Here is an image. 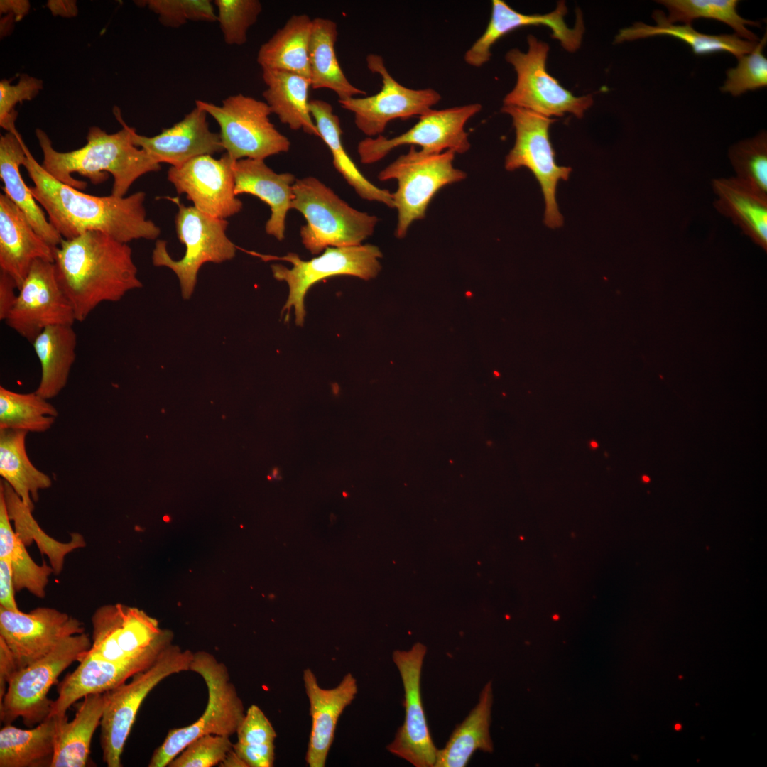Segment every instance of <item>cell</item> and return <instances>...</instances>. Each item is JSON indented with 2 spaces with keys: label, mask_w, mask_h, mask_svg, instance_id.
<instances>
[{
  "label": "cell",
  "mask_w": 767,
  "mask_h": 767,
  "mask_svg": "<svg viewBox=\"0 0 767 767\" xmlns=\"http://www.w3.org/2000/svg\"><path fill=\"white\" fill-rule=\"evenodd\" d=\"M23 166L34 184L30 187L34 198L63 239L96 231L128 244L139 239L154 240L161 234L160 228L146 217L144 192L123 197L85 193L50 176L27 146Z\"/></svg>",
  "instance_id": "cell-1"
},
{
  "label": "cell",
  "mask_w": 767,
  "mask_h": 767,
  "mask_svg": "<svg viewBox=\"0 0 767 767\" xmlns=\"http://www.w3.org/2000/svg\"><path fill=\"white\" fill-rule=\"evenodd\" d=\"M56 278L82 322L103 302H117L142 287L128 244L100 232L65 239L54 250Z\"/></svg>",
  "instance_id": "cell-2"
},
{
  "label": "cell",
  "mask_w": 767,
  "mask_h": 767,
  "mask_svg": "<svg viewBox=\"0 0 767 767\" xmlns=\"http://www.w3.org/2000/svg\"><path fill=\"white\" fill-rule=\"evenodd\" d=\"M114 114L122 129L108 134L98 126L89 129L87 143L67 152L56 151L48 134L36 129V135L43 153L41 166L58 181L78 190H84L87 183L76 180L77 173L97 185L113 176L111 194L123 197L131 185L141 176L158 171L161 163L145 150L136 146L131 137V129L123 120L120 110L115 107Z\"/></svg>",
  "instance_id": "cell-3"
},
{
  "label": "cell",
  "mask_w": 767,
  "mask_h": 767,
  "mask_svg": "<svg viewBox=\"0 0 767 767\" xmlns=\"http://www.w3.org/2000/svg\"><path fill=\"white\" fill-rule=\"evenodd\" d=\"M291 209L300 212L306 224L300 227L303 244L312 254L327 247L358 246L372 235L379 219L359 211L340 198L315 177L296 179Z\"/></svg>",
  "instance_id": "cell-4"
},
{
  "label": "cell",
  "mask_w": 767,
  "mask_h": 767,
  "mask_svg": "<svg viewBox=\"0 0 767 767\" xmlns=\"http://www.w3.org/2000/svg\"><path fill=\"white\" fill-rule=\"evenodd\" d=\"M190 670L205 682L208 700L202 716L192 724L170 729L156 748L149 767H165L191 741L206 734L230 736L236 732L245 712L243 702L230 681L226 665L210 653H194Z\"/></svg>",
  "instance_id": "cell-5"
},
{
  "label": "cell",
  "mask_w": 767,
  "mask_h": 767,
  "mask_svg": "<svg viewBox=\"0 0 767 767\" xmlns=\"http://www.w3.org/2000/svg\"><path fill=\"white\" fill-rule=\"evenodd\" d=\"M193 654L169 645L146 669L129 683L104 692L105 707L100 722L102 760L108 767H121V754L138 711L148 694L165 678L190 670Z\"/></svg>",
  "instance_id": "cell-6"
},
{
  "label": "cell",
  "mask_w": 767,
  "mask_h": 767,
  "mask_svg": "<svg viewBox=\"0 0 767 767\" xmlns=\"http://www.w3.org/2000/svg\"><path fill=\"white\" fill-rule=\"evenodd\" d=\"M455 155L452 151L427 153L410 146L379 173L381 181H397L392 193L398 214L397 238L405 237L413 222L425 217L428 205L441 188L466 178L467 173L453 165Z\"/></svg>",
  "instance_id": "cell-7"
},
{
  "label": "cell",
  "mask_w": 767,
  "mask_h": 767,
  "mask_svg": "<svg viewBox=\"0 0 767 767\" xmlns=\"http://www.w3.org/2000/svg\"><path fill=\"white\" fill-rule=\"evenodd\" d=\"M249 253L266 261L282 260L292 264L290 268L281 264H273L271 268L276 280L285 281L288 285V297L281 311L282 313L287 312L285 321L288 320L290 311L293 308L295 323L300 326L303 325L305 317V296L315 283L341 275L369 280L375 278L381 268L379 259L382 253L379 247L372 244L327 247L321 255L308 261L303 260L292 252L283 256Z\"/></svg>",
  "instance_id": "cell-8"
},
{
  "label": "cell",
  "mask_w": 767,
  "mask_h": 767,
  "mask_svg": "<svg viewBox=\"0 0 767 767\" xmlns=\"http://www.w3.org/2000/svg\"><path fill=\"white\" fill-rule=\"evenodd\" d=\"M92 645L85 632L70 636L43 658L18 670L8 682L0 701V719L4 724L21 717L28 727L43 722L53 700L48 693L58 676L72 663L80 661Z\"/></svg>",
  "instance_id": "cell-9"
},
{
  "label": "cell",
  "mask_w": 767,
  "mask_h": 767,
  "mask_svg": "<svg viewBox=\"0 0 767 767\" xmlns=\"http://www.w3.org/2000/svg\"><path fill=\"white\" fill-rule=\"evenodd\" d=\"M178 207L175 217L178 238L185 246V253L180 260H174L166 248V241L157 240L152 253L155 266H165L177 276L182 296L189 299L195 290L201 266L207 262L220 263L232 260L236 246L228 238V222L206 214L194 206L176 202Z\"/></svg>",
  "instance_id": "cell-10"
},
{
  "label": "cell",
  "mask_w": 767,
  "mask_h": 767,
  "mask_svg": "<svg viewBox=\"0 0 767 767\" xmlns=\"http://www.w3.org/2000/svg\"><path fill=\"white\" fill-rule=\"evenodd\" d=\"M195 103L217 121L224 150L234 161H264L290 149V140L271 121V111L264 101L236 94L220 105L203 100Z\"/></svg>",
  "instance_id": "cell-11"
},
{
  "label": "cell",
  "mask_w": 767,
  "mask_h": 767,
  "mask_svg": "<svg viewBox=\"0 0 767 767\" xmlns=\"http://www.w3.org/2000/svg\"><path fill=\"white\" fill-rule=\"evenodd\" d=\"M528 49L507 52L505 58L514 68L517 80L504 99V104L528 109L546 117L571 113L578 118L592 103V96L575 97L563 87L546 69L548 45L535 36L527 37Z\"/></svg>",
  "instance_id": "cell-12"
},
{
  "label": "cell",
  "mask_w": 767,
  "mask_h": 767,
  "mask_svg": "<svg viewBox=\"0 0 767 767\" xmlns=\"http://www.w3.org/2000/svg\"><path fill=\"white\" fill-rule=\"evenodd\" d=\"M501 111L511 117L516 131L514 146L506 157V169L512 171L525 167L533 173L545 199V224L550 228L562 226L563 217L555 198L556 187L560 180L568 179L572 170L555 161L549 129L556 120L513 106L503 105Z\"/></svg>",
  "instance_id": "cell-13"
},
{
  "label": "cell",
  "mask_w": 767,
  "mask_h": 767,
  "mask_svg": "<svg viewBox=\"0 0 767 767\" xmlns=\"http://www.w3.org/2000/svg\"><path fill=\"white\" fill-rule=\"evenodd\" d=\"M92 645L87 653L111 662L126 661L171 644L172 633L136 607L107 604L92 616Z\"/></svg>",
  "instance_id": "cell-14"
},
{
  "label": "cell",
  "mask_w": 767,
  "mask_h": 767,
  "mask_svg": "<svg viewBox=\"0 0 767 767\" xmlns=\"http://www.w3.org/2000/svg\"><path fill=\"white\" fill-rule=\"evenodd\" d=\"M482 109L474 103L444 109H430L406 132L388 138L383 135L367 137L357 146L361 163L372 164L401 146H418L423 152L440 153L447 151L464 153L471 144L465 131L467 121Z\"/></svg>",
  "instance_id": "cell-15"
},
{
  "label": "cell",
  "mask_w": 767,
  "mask_h": 767,
  "mask_svg": "<svg viewBox=\"0 0 767 767\" xmlns=\"http://www.w3.org/2000/svg\"><path fill=\"white\" fill-rule=\"evenodd\" d=\"M366 65L371 72L381 77V90L371 96L338 102L344 109L353 113L356 126L368 137L382 135L393 120L420 117L441 100L440 93L432 88L412 89L399 83L379 55L369 54Z\"/></svg>",
  "instance_id": "cell-16"
},
{
  "label": "cell",
  "mask_w": 767,
  "mask_h": 767,
  "mask_svg": "<svg viewBox=\"0 0 767 767\" xmlns=\"http://www.w3.org/2000/svg\"><path fill=\"white\" fill-rule=\"evenodd\" d=\"M74 310L60 288L53 262H33L16 301L5 320L21 337L32 342L46 327L73 325Z\"/></svg>",
  "instance_id": "cell-17"
},
{
  "label": "cell",
  "mask_w": 767,
  "mask_h": 767,
  "mask_svg": "<svg viewBox=\"0 0 767 767\" xmlns=\"http://www.w3.org/2000/svg\"><path fill=\"white\" fill-rule=\"evenodd\" d=\"M426 651L424 645L416 643L409 651L397 650L392 655L404 689L405 719L386 749L415 767H434L437 752L421 699V670Z\"/></svg>",
  "instance_id": "cell-18"
},
{
  "label": "cell",
  "mask_w": 767,
  "mask_h": 767,
  "mask_svg": "<svg viewBox=\"0 0 767 767\" xmlns=\"http://www.w3.org/2000/svg\"><path fill=\"white\" fill-rule=\"evenodd\" d=\"M84 632L82 621L54 608L38 607L24 613L0 606V638L18 670L45 656L64 639Z\"/></svg>",
  "instance_id": "cell-19"
},
{
  "label": "cell",
  "mask_w": 767,
  "mask_h": 767,
  "mask_svg": "<svg viewBox=\"0 0 767 767\" xmlns=\"http://www.w3.org/2000/svg\"><path fill=\"white\" fill-rule=\"evenodd\" d=\"M234 161L226 153L219 159L212 155L200 156L180 166H171L168 180L177 192L185 194L198 210L225 219L239 212L243 207L234 192Z\"/></svg>",
  "instance_id": "cell-20"
},
{
  "label": "cell",
  "mask_w": 767,
  "mask_h": 767,
  "mask_svg": "<svg viewBox=\"0 0 767 767\" xmlns=\"http://www.w3.org/2000/svg\"><path fill=\"white\" fill-rule=\"evenodd\" d=\"M567 7L564 1L546 14H524L516 11L502 0L491 3V15L483 34L466 51L464 60L470 66L479 67L491 58L492 46L507 33L521 27L545 26L552 31V37L558 40L569 52L577 50L584 31L580 11L577 13L575 26L570 28L565 21Z\"/></svg>",
  "instance_id": "cell-21"
},
{
  "label": "cell",
  "mask_w": 767,
  "mask_h": 767,
  "mask_svg": "<svg viewBox=\"0 0 767 767\" xmlns=\"http://www.w3.org/2000/svg\"><path fill=\"white\" fill-rule=\"evenodd\" d=\"M165 648L121 662L103 660L86 653L77 668L58 685V695L52 702L48 717H66L67 709L78 700L89 694L103 693L126 682L151 665Z\"/></svg>",
  "instance_id": "cell-22"
},
{
  "label": "cell",
  "mask_w": 767,
  "mask_h": 767,
  "mask_svg": "<svg viewBox=\"0 0 767 767\" xmlns=\"http://www.w3.org/2000/svg\"><path fill=\"white\" fill-rule=\"evenodd\" d=\"M207 116L203 109L195 106L182 120L156 136L140 135L132 128V141L160 163L172 166H180L200 156L222 152L224 150L219 134L210 129Z\"/></svg>",
  "instance_id": "cell-23"
},
{
  "label": "cell",
  "mask_w": 767,
  "mask_h": 767,
  "mask_svg": "<svg viewBox=\"0 0 767 767\" xmlns=\"http://www.w3.org/2000/svg\"><path fill=\"white\" fill-rule=\"evenodd\" d=\"M303 678L312 721L305 761L310 767H324L338 719L356 697L357 683L349 673L335 687L324 689L310 668L304 670Z\"/></svg>",
  "instance_id": "cell-24"
},
{
  "label": "cell",
  "mask_w": 767,
  "mask_h": 767,
  "mask_svg": "<svg viewBox=\"0 0 767 767\" xmlns=\"http://www.w3.org/2000/svg\"><path fill=\"white\" fill-rule=\"evenodd\" d=\"M54 250L36 232L23 212L1 193L0 271L14 280L18 290L35 261L54 262Z\"/></svg>",
  "instance_id": "cell-25"
},
{
  "label": "cell",
  "mask_w": 767,
  "mask_h": 767,
  "mask_svg": "<svg viewBox=\"0 0 767 767\" xmlns=\"http://www.w3.org/2000/svg\"><path fill=\"white\" fill-rule=\"evenodd\" d=\"M232 170L235 194H250L266 203L271 216L266 223V232L282 241L285 238L286 215L291 209L295 175L277 173L263 160L259 159L235 161Z\"/></svg>",
  "instance_id": "cell-26"
},
{
  "label": "cell",
  "mask_w": 767,
  "mask_h": 767,
  "mask_svg": "<svg viewBox=\"0 0 767 767\" xmlns=\"http://www.w3.org/2000/svg\"><path fill=\"white\" fill-rule=\"evenodd\" d=\"M26 146L17 130L1 135L0 178L4 183L3 191L23 212L40 237L55 248L63 238L45 217L20 172L26 158Z\"/></svg>",
  "instance_id": "cell-27"
},
{
  "label": "cell",
  "mask_w": 767,
  "mask_h": 767,
  "mask_svg": "<svg viewBox=\"0 0 767 767\" xmlns=\"http://www.w3.org/2000/svg\"><path fill=\"white\" fill-rule=\"evenodd\" d=\"M656 24L642 22L621 29L615 37L616 43L646 38L656 36H669L682 40L690 46L697 55H707L727 52L739 58L750 53L758 42L742 39L736 34L710 35L695 30L690 24L675 25L668 21L665 13L656 10L652 14Z\"/></svg>",
  "instance_id": "cell-28"
},
{
  "label": "cell",
  "mask_w": 767,
  "mask_h": 767,
  "mask_svg": "<svg viewBox=\"0 0 767 767\" xmlns=\"http://www.w3.org/2000/svg\"><path fill=\"white\" fill-rule=\"evenodd\" d=\"M262 78L266 89L264 102L271 114L292 130H300L319 137L310 110V79L294 72L263 69Z\"/></svg>",
  "instance_id": "cell-29"
},
{
  "label": "cell",
  "mask_w": 767,
  "mask_h": 767,
  "mask_svg": "<svg viewBox=\"0 0 767 767\" xmlns=\"http://www.w3.org/2000/svg\"><path fill=\"white\" fill-rule=\"evenodd\" d=\"M310 110L319 137L332 153L334 168L347 183L360 197L394 208L393 194L388 190L378 187L365 178L344 149L340 120L334 114L332 105L324 100L312 99Z\"/></svg>",
  "instance_id": "cell-30"
},
{
  "label": "cell",
  "mask_w": 767,
  "mask_h": 767,
  "mask_svg": "<svg viewBox=\"0 0 767 767\" xmlns=\"http://www.w3.org/2000/svg\"><path fill=\"white\" fill-rule=\"evenodd\" d=\"M77 334L72 325L44 329L31 342L41 367L37 394L49 400L66 386L76 359Z\"/></svg>",
  "instance_id": "cell-31"
},
{
  "label": "cell",
  "mask_w": 767,
  "mask_h": 767,
  "mask_svg": "<svg viewBox=\"0 0 767 767\" xmlns=\"http://www.w3.org/2000/svg\"><path fill=\"white\" fill-rule=\"evenodd\" d=\"M71 722L60 717L54 756L50 767H85L88 762L93 734L100 725L105 707L103 693L83 697Z\"/></svg>",
  "instance_id": "cell-32"
},
{
  "label": "cell",
  "mask_w": 767,
  "mask_h": 767,
  "mask_svg": "<svg viewBox=\"0 0 767 767\" xmlns=\"http://www.w3.org/2000/svg\"><path fill=\"white\" fill-rule=\"evenodd\" d=\"M60 717H49L31 729L5 724L0 731V767H50Z\"/></svg>",
  "instance_id": "cell-33"
},
{
  "label": "cell",
  "mask_w": 767,
  "mask_h": 767,
  "mask_svg": "<svg viewBox=\"0 0 767 767\" xmlns=\"http://www.w3.org/2000/svg\"><path fill=\"white\" fill-rule=\"evenodd\" d=\"M337 34L334 21L312 19L309 45L310 81L312 89H330L339 100H344L366 92L354 86L341 68L335 52Z\"/></svg>",
  "instance_id": "cell-34"
},
{
  "label": "cell",
  "mask_w": 767,
  "mask_h": 767,
  "mask_svg": "<svg viewBox=\"0 0 767 767\" xmlns=\"http://www.w3.org/2000/svg\"><path fill=\"white\" fill-rule=\"evenodd\" d=\"M312 19L293 15L259 49L256 60L263 69L291 72L310 79L309 45Z\"/></svg>",
  "instance_id": "cell-35"
},
{
  "label": "cell",
  "mask_w": 767,
  "mask_h": 767,
  "mask_svg": "<svg viewBox=\"0 0 767 767\" xmlns=\"http://www.w3.org/2000/svg\"><path fill=\"white\" fill-rule=\"evenodd\" d=\"M716 207L729 217L752 241L767 249V196L736 178L714 180Z\"/></svg>",
  "instance_id": "cell-36"
},
{
  "label": "cell",
  "mask_w": 767,
  "mask_h": 767,
  "mask_svg": "<svg viewBox=\"0 0 767 767\" xmlns=\"http://www.w3.org/2000/svg\"><path fill=\"white\" fill-rule=\"evenodd\" d=\"M492 698L489 682L482 690L477 705L455 727L445 746L437 750L434 767H464L477 750L493 751L489 734Z\"/></svg>",
  "instance_id": "cell-37"
},
{
  "label": "cell",
  "mask_w": 767,
  "mask_h": 767,
  "mask_svg": "<svg viewBox=\"0 0 767 767\" xmlns=\"http://www.w3.org/2000/svg\"><path fill=\"white\" fill-rule=\"evenodd\" d=\"M28 433L0 430V475L31 510L39 491L52 485L50 477L38 469L28 458L26 440Z\"/></svg>",
  "instance_id": "cell-38"
},
{
  "label": "cell",
  "mask_w": 767,
  "mask_h": 767,
  "mask_svg": "<svg viewBox=\"0 0 767 767\" xmlns=\"http://www.w3.org/2000/svg\"><path fill=\"white\" fill-rule=\"evenodd\" d=\"M0 492L5 501L9 518L11 521H13V530L18 537L26 546L35 541L41 553L48 557L53 573L60 574L63 568L65 556L75 549L85 546L83 536L75 533L71 535V539L68 542L55 540L40 527L33 516V510L22 501L4 480H1Z\"/></svg>",
  "instance_id": "cell-39"
},
{
  "label": "cell",
  "mask_w": 767,
  "mask_h": 767,
  "mask_svg": "<svg viewBox=\"0 0 767 767\" xmlns=\"http://www.w3.org/2000/svg\"><path fill=\"white\" fill-rule=\"evenodd\" d=\"M26 547L11 526L5 501L0 492V557L6 559L11 565L16 592L26 589L36 597L43 599L53 570L45 561L43 565L35 562Z\"/></svg>",
  "instance_id": "cell-40"
},
{
  "label": "cell",
  "mask_w": 767,
  "mask_h": 767,
  "mask_svg": "<svg viewBox=\"0 0 767 767\" xmlns=\"http://www.w3.org/2000/svg\"><path fill=\"white\" fill-rule=\"evenodd\" d=\"M48 400L36 393H21L0 386V430L44 433L55 421L58 412Z\"/></svg>",
  "instance_id": "cell-41"
},
{
  "label": "cell",
  "mask_w": 767,
  "mask_h": 767,
  "mask_svg": "<svg viewBox=\"0 0 767 767\" xmlns=\"http://www.w3.org/2000/svg\"><path fill=\"white\" fill-rule=\"evenodd\" d=\"M668 11L667 19L670 23L683 22L690 24L700 18L721 21L730 26L739 38L758 42V37L747 28L748 26H759L758 21L746 20L737 12V0H658Z\"/></svg>",
  "instance_id": "cell-42"
},
{
  "label": "cell",
  "mask_w": 767,
  "mask_h": 767,
  "mask_svg": "<svg viewBox=\"0 0 767 767\" xmlns=\"http://www.w3.org/2000/svg\"><path fill=\"white\" fill-rule=\"evenodd\" d=\"M729 157L737 175L736 178L767 196L766 132L763 131L731 146Z\"/></svg>",
  "instance_id": "cell-43"
},
{
  "label": "cell",
  "mask_w": 767,
  "mask_h": 767,
  "mask_svg": "<svg viewBox=\"0 0 767 767\" xmlns=\"http://www.w3.org/2000/svg\"><path fill=\"white\" fill-rule=\"evenodd\" d=\"M213 3L224 43L244 45L248 31L262 11L261 3L258 0H215Z\"/></svg>",
  "instance_id": "cell-44"
},
{
  "label": "cell",
  "mask_w": 767,
  "mask_h": 767,
  "mask_svg": "<svg viewBox=\"0 0 767 767\" xmlns=\"http://www.w3.org/2000/svg\"><path fill=\"white\" fill-rule=\"evenodd\" d=\"M766 40V33L752 52L737 58V65L727 70L722 92L737 97L766 87L767 58L763 53Z\"/></svg>",
  "instance_id": "cell-45"
},
{
  "label": "cell",
  "mask_w": 767,
  "mask_h": 767,
  "mask_svg": "<svg viewBox=\"0 0 767 767\" xmlns=\"http://www.w3.org/2000/svg\"><path fill=\"white\" fill-rule=\"evenodd\" d=\"M147 6L158 16L162 25L180 27L189 21H217L214 3L210 0H146L135 1Z\"/></svg>",
  "instance_id": "cell-46"
},
{
  "label": "cell",
  "mask_w": 767,
  "mask_h": 767,
  "mask_svg": "<svg viewBox=\"0 0 767 767\" xmlns=\"http://www.w3.org/2000/svg\"><path fill=\"white\" fill-rule=\"evenodd\" d=\"M229 736L206 734L192 741L168 765L169 767H212L219 764L232 749Z\"/></svg>",
  "instance_id": "cell-47"
},
{
  "label": "cell",
  "mask_w": 767,
  "mask_h": 767,
  "mask_svg": "<svg viewBox=\"0 0 767 767\" xmlns=\"http://www.w3.org/2000/svg\"><path fill=\"white\" fill-rule=\"evenodd\" d=\"M43 81L26 74L21 75L17 84L12 85L6 80L0 82V125L12 132L16 129L17 112L15 106L23 101L32 100L43 89Z\"/></svg>",
  "instance_id": "cell-48"
},
{
  "label": "cell",
  "mask_w": 767,
  "mask_h": 767,
  "mask_svg": "<svg viewBox=\"0 0 767 767\" xmlns=\"http://www.w3.org/2000/svg\"><path fill=\"white\" fill-rule=\"evenodd\" d=\"M238 741L243 744L273 743L277 734L263 712L251 705L236 730Z\"/></svg>",
  "instance_id": "cell-49"
},
{
  "label": "cell",
  "mask_w": 767,
  "mask_h": 767,
  "mask_svg": "<svg viewBox=\"0 0 767 767\" xmlns=\"http://www.w3.org/2000/svg\"><path fill=\"white\" fill-rule=\"evenodd\" d=\"M233 749L248 767H271L275 758L273 743L233 744Z\"/></svg>",
  "instance_id": "cell-50"
},
{
  "label": "cell",
  "mask_w": 767,
  "mask_h": 767,
  "mask_svg": "<svg viewBox=\"0 0 767 767\" xmlns=\"http://www.w3.org/2000/svg\"><path fill=\"white\" fill-rule=\"evenodd\" d=\"M13 571L10 562L0 557V606L13 611H20L15 599Z\"/></svg>",
  "instance_id": "cell-51"
},
{
  "label": "cell",
  "mask_w": 767,
  "mask_h": 767,
  "mask_svg": "<svg viewBox=\"0 0 767 767\" xmlns=\"http://www.w3.org/2000/svg\"><path fill=\"white\" fill-rule=\"evenodd\" d=\"M15 289H18L14 280L7 273L0 271V320L6 319L17 298Z\"/></svg>",
  "instance_id": "cell-52"
},
{
  "label": "cell",
  "mask_w": 767,
  "mask_h": 767,
  "mask_svg": "<svg viewBox=\"0 0 767 767\" xmlns=\"http://www.w3.org/2000/svg\"><path fill=\"white\" fill-rule=\"evenodd\" d=\"M18 670L11 651L0 638V701L6 693L9 680Z\"/></svg>",
  "instance_id": "cell-53"
},
{
  "label": "cell",
  "mask_w": 767,
  "mask_h": 767,
  "mask_svg": "<svg viewBox=\"0 0 767 767\" xmlns=\"http://www.w3.org/2000/svg\"><path fill=\"white\" fill-rule=\"evenodd\" d=\"M30 3L26 0H1V13L12 14L16 21H21L28 12Z\"/></svg>",
  "instance_id": "cell-54"
},
{
  "label": "cell",
  "mask_w": 767,
  "mask_h": 767,
  "mask_svg": "<svg viewBox=\"0 0 767 767\" xmlns=\"http://www.w3.org/2000/svg\"><path fill=\"white\" fill-rule=\"evenodd\" d=\"M47 6L54 16L72 17L77 14V7L75 1L50 0Z\"/></svg>",
  "instance_id": "cell-55"
},
{
  "label": "cell",
  "mask_w": 767,
  "mask_h": 767,
  "mask_svg": "<svg viewBox=\"0 0 767 767\" xmlns=\"http://www.w3.org/2000/svg\"><path fill=\"white\" fill-rule=\"evenodd\" d=\"M219 766L222 767H248L247 764L238 756L233 748Z\"/></svg>",
  "instance_id": "cell-56"
},
{
  "label": "cell",
  "mask_w": 767,
  "mask_h": 767,
  "mask_svg": "<svg viewBox=\"0 0 767 767\" xmlns=\"http://www.w3.org/2000/svg\"><path fill=\"white\" fill-rule=\"evenodd\" d=\"M591 446H592V447L593 448H597V447H598V444H597V443L596 442H591Z\"/></svg>",
  "instance_id": "cell-57"
},
{
  "label": "cell",
  "mask_w": 767,
  "mask_h": 767,
  "mask_svg": "<svg viewBox=\"0 0 767 767\" xmlns=\"http://www.w3.org/2000/svg\"><path fill=\"white\" fill-rule=\"evenodd\" d=\"M643 479L647 482L650 481L649 478L646 476L643 477Z\"/></svg>",
  "instance_id": "cell-58"
}]
</instances>
